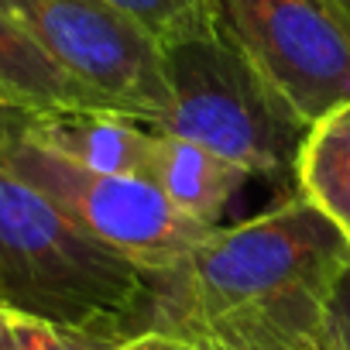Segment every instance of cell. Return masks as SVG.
<instances>
[{
  "label": "cell",
  "mask_w": 350,
  "mask_h": 350,
  "mask_svg": "<svg viewBox=\"0 0 350 350\" xmlns=\"http://www.w3.org/2000/svg\"><path fill=\"white\" fill-rule=\"evenodd\" d=\"M350 241L288 196L237 227H213L193 258L151 278V326L200 350H333L329 299Z\"/></svg>",
  "instance_id": "cell-1"
},
{
  "label": "cell",
  "mask_w": 350,
  "mask_h": 350,
  "mask_svg": "<svg viewBox=\"0 0 350 350\" xmlns=\"http://www.w3.org/2000/svg\"><path fill=\"white\" fill-rule=\"evenodd\" d=\"M151 275L0 165V302L8 309L124 340L137 323H151Z\"/></svg>",
  "instance_id": "cell-2"
},
{
  "label": "cell",
  "mask_w": 350,
  "mask_h": 350,
  "mask_svg": "<svg viewBox=\"0 0 350 350\" xmlns=\"http://www.w3.org/2000/svg\"><path fill=\"white\" fill-rule=\"evenodd\" d=\"M158 49L168 86L158 131L206 144L251 175H278L295 165L309 124L220 28L213 11Z\"/></svg>",
  "instance_id": "cell-3"
},
{
  "label": "cell",
  "mask_w": 350,
  "mask_h": 350,
  "mask_svg": "<svg viewBox=\"0 0 350 350\" xmlns=\"http://www.w3.org/2000/svg\"><path fill=\"white\" fill-rule=\"evenodd\" d=\"M14 113L18 110H8L0 120V165L144 275L158 278L183 268L213 234V227L179 213L165 193L141 175L93 172L38 148L18 131Z\"/></svg>",
  "instance_id": "cell-4"
},
{
  "label": "cell",
  "mask_w": 350,
  "mask_h": 350,
  "mask_svg": "<svg viewBox=\"0 0 350 350\" xmlns=\"http://www.w3.org/2000/svg\"><path fill=\"white\" fill-rule=\"evenodd\" d=\"M72 79L113 110L158 124L168 107L158 42L103 0H0Z\"/></svg>",
  "instance_id": "cell-5"
},
{
  "label": "cell",
  "mask_w": 350,
  "mask_h": 350,
  "mask_svg": "<svg viewBox=\"0 0 350 350\" xmlns=\"http://www.w3.org/2000/svg\"><path fill=\"white\" fill-rule=\"evenodd\" d=\"M210 11L306 124L350 100V28L323 0H210Z\"/></svg>",
  "instance_id": "cell-6"
},
{
  "label": "cell",
  "mask_w": 350,
  "mask_h": 350,
  "mask_svg": "<svg viewBox=\"0 0 350 350\" xmlns=\"http://www.w3.org/2000/svg\"><path fill=\"white\" fill-rule=\"evenodd\" d=\"M18 131L38 148L110 175H148L158 127L107 107L18 110Z\"/></svg>",
  "instance_id": "cell-7"
},
{
  "label": "cell",
  "mask_w": 350,
  "mask_h": 350,
  "mask_svg": "<svg viewBox=\"0 0 350 350\" xmlns=\"http://www.w3.org/2000/svg\"><path fill=\"white\" fill-rule=\"evenodd\" d=\"M247 175V168L210 151L206 144L158 131L144 179L154 183L165 193V200L189 220L217 227L227 203L244 189Z\"/></svg>",
  "instance_id": "cell-8"
},
{
  "label": "cell",
  "mask_w": 350,
  "mask_h": 350,
  "mask_svg": "<svg viewBox=\"0 0 350 350\" xmlns=\"http://www.w3.org/2000/svg\"><path fill=\"white\" fill-rule=\"evenodd\" d=\"M0 96L14 110L107 107L100 93L72 79L8 11H0Z\"/></svg>",
  "instance_id": "cell-9"
},
{
  "label": "cell",
  "mask_w": 350,
  "mask_h": 350,
  "mask_svg": "<svg viewBox=\"0 0 350 350\" xmlns=\"http://www.w3.org/2000/svg\"><path fill=\"white\" fill-rule=\"evenodd\" d=\"M292 172L299 196L350 241V100L309 124Z\"/></svg>",
  "instance_id": "cell-10"
},
{
  "label": "cell",
  "mask_w": 350,
  "mask_h": 350,
  "mask_svg": "<svg viewBox=\"0 0 350 350\" xmlns=\"http://www.w3.org/2000/svg\"><path fill=\"white\" fill-rule=\"evenodd\" d=\"M120 340L69 329L38 316L8 309L0 316V350H113Z\"/></svg>",
  "instance_id": "cell-11"
},
{
  "label": "cell",
  "mask_w": 350,
  "mask_h": 350,
  "mask_svg": "<svg viewBox=\"0 0 350 350\" xmlns=\"http://www.w3.org/2000/svg\"><path fill=\"white\" fill-rule=\"evenodd\" d=\"M103 4H110L113 11L127 14L134 25H141L158 45L200 25L210 14V0H103Z\"/></svg>",
  "instance_id": "cell-12"
},
{
  "label": "cell",
  "mask_w": 350,
  "mask_h": 350,
  "mask_svg": "<svg viewBox=\"0 0 350 350\" xmlns=\"http://www.w3.org/2000/svg\"><path fill=\"white\" fill-rule=\"evenodd\" d=\"M329 336L333 350H350V265L343 268L329 299Z\"/></svg>",
  "instance_id": "cell-13"
},
{
  "label": "cell",
  "mask_w": 350,
  "mask_h": 350,
  "mask_svg": "<svg viewBox=\"0 0 350 350\" xmlns=\"http://www.w3.org/2000/svg\"><path fill=\"white\" fill-rule=\"evenodd\" d=\"M113 350H200V347L189 343L179 333H168V329H158V326H144V329L124 336Z\"/></svg>",
  "instance_id": "cell-14"
},
{
  "label": "cell",
  "mask_w": 350,
  "mask_h": 350,
  "mask_svg": "<svg viewBox=\"0 0 350 350\" xmlns=\"http://www.w3.org/2000/svg\"><path fill=\"white\" fill-rule=\"evenodd\" d=\"M323 4H326V8H329L347 28H350V0H323Z\"/></svg>",
  "instance_id": "cell-15"
},
{
  "label": "cell",
  "mask_w": 350,
  "mask_h": 350,
  "mask_svg": "<svg viewBox=\"0 0 350 350\" xmlns=\"http://www.w3.org/2000/svg\"><path fill=\"white\" fill-rule=\"evenodd\" d=\"M8 110H11V107H0V120H4V113H8Z\"/></svg>",
  "instance_id": "cell-16"
},
{
  "label": "cell",
  "mask_w": 350,
  "mask_h": 350,
  "mask_svg": "<svg viewBox=\"0 0 350 350\" xmlns=\"http://www.w3.org/2000/svg\"><path fill=\"white\" fill-rule=\"evenodd\" d=\"M0 107H8V100H4V96H0ZM11 110H14V107H11Z\"/></svg>",
  "instance_id": "cell-17"
},
{
  "label": "cell",
  "mask_w": 350,
  "mask_h": 350,
  "mask_svg": "<svg viewBox=\"0 0 350 350\" xmlns=\"http://www.w3.org/2000/svg\"><path fill=\"white\" fill-rule=\"evenodd\" d=\"M4 312H8V309H4V306H0V316H4Z\"/></svg>",
  "instance_id": "cell-18"
},
{
  "label": "cell",
  "mask_w": 350,
  "mask_h": 350,
  "mask_svg": "<svg viewBox=\"0 0 350 350\" xmlns=\"http://www.w3.org/2000/svg\"><path fill=\"white\" fill-rule=\"evenodd\" d=\"M0 306H4V302H0ZM4 309H8V306H4Z\"/></svg>",
  "instance_id": "cell-19"
}]
</instances>
